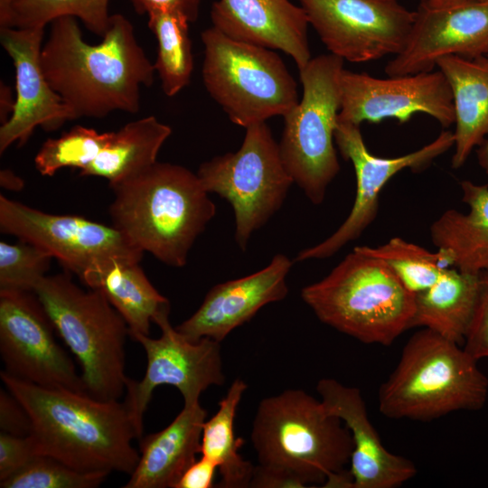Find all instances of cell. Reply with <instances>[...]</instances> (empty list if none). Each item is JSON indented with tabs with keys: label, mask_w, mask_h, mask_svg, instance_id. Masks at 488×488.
<instances>
[{
	"label": "cell",
	"mask_w": 488,
	"mask_h": 488,
	"mask_svg": "<svg viewBox=\"0 0 488 488\" xmlns=\"http://www.w3.org/2000/svg\"><path fill=\"white\" fill-rule=\"evenodd\" d=\"M360 249L381 260L413 294L431 286L442 273L452 267L449 254L437 249L432 252L419 245L395 237L377 246H359Z\"/></svg>",
	"instance_id": "f546056e"
},
{
	"label": "cell",
	"mask_w": 488,
	"mask_h": 488,
	"mask_svg": "<svg viewBox=\"0 0 488 488\" xmlns=\"http://www.w3.org/2000/svg\"><path fill=\"white\" fill-rule=\"evenodd\" d=\"M207 411L200 402L183 404L164 429L140 438L139 460L124 488H175L201 454Z\"/></svg>",
	"instance_id": "7402d4cb"
},
{
	"label": "cell",
	"mask_w": 488,
	"mask_h": 488,
	"mask_svg": "<svg viewBox=\"0 0 488 488\" xmlns=\"http://www.w3.org/2000/svg\"><path fill=\"white\" fill-rule=\"evenodd\" d=\"M52 258L43 249L23 240L0 241V290L33 292L47 276Z\"/></svg>",
	"instance_id": "d6a6232c"
},
{
	"label": "cell",
	"mask_w": 488,
	"mask_h": 488,
	"mask_svg": "<svg viewBox=\"0 0 488 488\" xmlns=\"http://www.w3.org/2000/svg\"><path fill=\"white\" fill-rule=\"evenodd\" d=\"M330 53L353 63L398 55L414 11L399 0H297Z\"/></svg>",
	"instance_id": "4fadbf2b"
},
{
	"label": "cell",
	"mask_w": 488,
	"mask_h": 488,
	"mask_svg": "<svg viewBox=\"0 0 488 488\" xmlns=\"http://www.w3.org/2000/svg\"><path fill=\"white\" fill-rule=\"evenodd\" d=\"M109 0H22L14 8L8 27L45 28L61 16L80 20L94 34L103 37L110 14Z\"/></svg>",
	"instance_id": "4dcf8cb0"
},
{
	"label": "cell",
	"mask_w": 488,
	"mask_h": 488,
	"mask_svg": "<svg viewBox=\"0 0 488 488\" xmlns=\"http://www.w3.org/2000/svg\"><path fill=\"white\" fill-rule=\"evenodd\" d=\"M114 132L100 133L93 128L74 126L57 138H48L34 157L37 171L52 176L62 168L80 171L90 165L108 144Z\"/></svg>",
	"instance_id": "1f68e13d"
},
{
	"label": "cell",
	"mask_w": 488,
	"mask_h": 488,
	"mask_svg": "<svg viewBox=\"0 0 488 488\" xmlns=\"http://www.w3.org/2000/svg\"><path fill=\"white\" fill-rule=\"evenodd\" d=\"M108 474L77 471L64 463L39 455L23 469L0 482L1 488H95Z\"/></svg>",
	"instance_id": "836d02e7"
},
{
	"label": "cell",
	"mask_w": 488,
	"mask_h": 488,
	"mask_svg": "<svg viewBox=\"0 0 488 488\" xmlns=\"http://www.w3.org/2000/svg\"><path fill=\"white\" fill-rule=\"evenodd\" d=\"M301 298L322 323L385 346L410 328L415 309V294L359 246L324 278L303 287Z\"/></svg>",
	"instance_id": "8992f818"
},
{
	"label": "cell",
	"mask_w": 488,
	"mask_h": 488,
	"mask_svg": "<svg viewBox=\"0 0 488 488\" xmlns=\"http://www.w3.org/2000/svg\"><path fill=\"white\" fill-rule=\"evenodd\" d=\"M488 56V4L469 0L433 5L422 0L403 50L385 66L388 76L432 71L439 59Z\"/></svg>",
	"instance_id": "e0dca14e"
},
{
	"label": "cell",
	"mask_w": 488,
	"mask_h": 488,
	"mask_svg": "<svg viewBox=\"0 0 488 488\" xmlns=\"http://www.w3.org/2000/svg\"><path fill=\"white\" fill-rule=\"evenodd\" d=\"M171 134L172 128L154 116L129 122L113 133L108 144L80 175L105 178L109 186L118 183L157 162L158 153Z\"/></svg>",
	"instance_id": "4316f807"
},
{
	"label": "cell",
	"mask_w": 488,
	"mask_h": 488,
	"mask_svg": "<svg viewBox=\"0 0 488 488\" xmlns=\"http://www.w3.org/2000/svg\"><path fill=\"white\" fill-rule=\"evenodd\" d=\"M0 230L34 244L80 278L108 260L140 262L144 251L112 226L77 215L44 212L0 195Z\"/></svg>",
	"instance_id": "8fae6325"
},
{
	"label": "cell",
	"mask_w": 488,
	"mask_h": 488,
	"mask_svg": "<svg viewBox=\"0 0 488 488\" xmlns=\"http://www.w3.org/2000/svg\"><path fill=\"white\" fill-rule=\"evenodd\" d=\"M467 212L444 211L430 226L436 249L446 251L455 268L481 274L488 271V184L460 183Z\"/></svg>",
	"instance_id": "cb8c5ba5"
},
{
	"label": "cell",
	"mask_w": 488,
	"mask_h": 488,
	"mask_svg": "<svg viewBox=\"0 0 488 488\" xmlns=\"http://www.w3.org/2000/svg\"><path fill=\"white\" fill-rule=\"evenodd\" d=\"M343 60L332 54L312 58L299 70L303 96L284 117L279 144L283 162L309 201L324 202L340 172L334 133L341 109Z\"/></svg>",
	"instance_id": "9c48e42d"
},
{
	"label": "cell",
	"mask_w": 488,
	"mask_h": 488,
	"mask_svg": "<svg viewBox=\"0 0 488 488\" xmlns=\"http://www.w3.org/2000/svg\"><path fill=\"white\" fill-rule=\"evenodd\" d=\"M22 0H0V27H8L14 6Z\"/></svg>",
	"instance_id": "b9f144b4"
},
{
	"label": "cell",
	"mask_w": 488,
	"mask_h": 488,
	"mask_svg": "<svg viewBox=\"0 0 488 488\" xmlns=\"http://www.w3.org/2000/svg\"><path fill=\"white\" fill-rule=\"evenodd\" d=\"M211 19L234 40L285 52L299 70L312 59L306 14L291 0H218Z\"/></svg>",
	"instance_id": "44dd1931"
},
{
	"label": "cell",
	"mask_w": 488,
	"mask_h": 488,
	"mask_svg": "<svg viewBox=\"0 0 488 488\" xmlns=\"http://www.w3.org/2000/svg\"><path fill=\"white\" fill-rule=\"evenodd\" d=\"M196 174L208 193L231 205L234 238L242 250L252 234L280 210L294 183L266 122L247 127L238 151L212 157Z\"/></svg>",
	"instance_id": "30bf717a"
},
{
	"label": "cell",
	"mask_w": 488,
	"mask_h": 488,
	"mask_svg": "<svg viewBox=\"0 0 488 488\" xmlns=\"http://www.w3.org/2000/svg\"><path fill=\"white\" fill-rule=\"evenodd\" d=\"M293 263L287 256L277 254L262 269L215 285L200 307L175 329L192 342L207 337L221 343L263 306L286 297V277Z\"/></svg>",
	"instance_id": "d6986e66"
},
{
	"label": "cell",
	"mask_w": 488,
	"mask_h": 488,
	"mask_svg": "<svg viewBox=\"0 0 488 488\" xmlns=\"http://www.w3.org/2000/svg\"><path fill=\"white\" fill-rule=\"evenodd\" d=\"M476 154L480 167L488 174V137L478 146Z\"/></svg>",
	"instance_id": "ee69618b"
},
{
	"label": "cell",
	"mask_w": 488,
	"mask_h": 488,
	"mask_svg": "<svg viewBox=\"0 0 488 488\" xmlns=\"http://www.w3.org/2000/svg\"><path fill=\"white\" fill-rule=\"evenodd\" d=\"M39 455L28 436L0 433V482L14 475Z\"/></svg>",
	"instance_id": "d590c367"
},
{
	"label": "cell",
	"mask_w": 488,
	"mask_h": 488,
	"mask_svg": "<svg viewBox=\"0 0 488 488\" xmlns=\"http://www.w3.org/2000/svg\"><path fill=\"white\" fill-rule=\"evenodd\" d=\"M316 390L328 410L340 418L351 433L352 488H396L417 474L411 460L383 446L359 389L324 378L317 382Z\"/></svg>",
	"instance_id": "ffe728a7"
},
{
	"label": "cell",
	"mask_w": 488,
	"mask_h": 488,
	"mask_svg": "<svg viewBox=\"0 0 488 488\" xmlns=\"http://www.w3.org/2000/svg\"><path fill=\"white\" fill-rule=\"evenodd\" d=\"M147 16L158 44L155 70L163 92L174 97L190 83L193 71L190 22L179 14L164 11L151 12Z\"/></svg>",
	"instance_id": "f1b7e54d"
},
{
	"label": "cell",
	"mask_w": 488,
	"mask_h": 488,
	"mask_svg": "<svg viewBox=\"0 0 488 488\" xmlns=\"http://www.w3.org/2000/svg\"><path fill=\"white\" fill-rule=\"evenodd\" d=\"M0 378L29 416L28 436L38 455L83 473L134 471L139 453L132 441L139 436L124 401L40 386L5 371Z\"/></svg>",
	"instance_id": "7a4b0ae2"
},
{
	"label": "cell",
	"mask_w": 488,
	"mask_h": 488,
	"mask_svg": "<svg viewBox=\"0 0 488 488\" xmlns=\"http://www.w3.org/2000/svg\"><path fill=\"white\" fill-rule=\"evenodd\" d=\"M250 439L258 465L294 474L306 487L352 488L353 442L343 420L303 389H286L258 405Z\"/></svg>",
	"instance_id": "277c9868"
},
{
	"label": "cell",
	"mask_w": 488,
	"mask_h": 488,
	"mask_svg": "<svg viewBox=\"0 0 488 488\" xmlns=\"http://www.w3.org/2000/svg\"><path fill=\"white\" fill-rule=\"evenodd\" d=\"M15 107V96L6 83H0V120L5 123L12 116Z\"/></svg>",
	"instance_id": "60d3db41"
},
{
	"label": "cell",
	"mask_w": 488,
	"mask_h": 488,
	"mask_svg": "<svg viewBox=\"0 0 488 488\" xmlns=\"http://www.w3.org/2000/svg\"><path fill=\"white\" fill-rule=\"evenodd\" d=\"M0 182L2 187L10 190H20L23 187V181L11 170H2L0 173Z\"/></svg>",
	"instance_id": "7bdbcfd3"
},
{
	"label": "cell",
	"mask_w": 488,
	"mask_h": 488,
	"mask_svg": "<svg viewBox=\"0 0 488 488\" xmlns=\"http://www.w3.org/2000/svg\"><path fill=\"white\" fill-rule=\"evenodd\" d=\"M100 291L121 314L132 334H150L152 323L170 314L169 300L149 281L139 262L108 260L88 269L80 277Z\"/></svg>",
	"instance_id": "d4e9b609"
},
{
	"label": "cell",
	"mask_w": 488,
	"mask_h": 488,
	"mask_svg": "<svg viewBox=\"0 0 488 488\" xmlns=\"http://www.w3.org/2000/svg\"><path fill=\"white\" fill-rule=\"evenodd\" d=\"M361 126L337 123L334 141L343 159L350 161L356 176V193L352 210L340 227L322 242L297 254L296 262L324 259L357 239L376 219L379 196L387 183L405 169L421 171L454 146V133L442 131L430 143L397 157H380L367 148Z\"/></svg>",
	"instance_id": "5bb4252c"
},
{
	"label": "cell",
	"mask_w": 488,
	"mask_h": 488,
	"mask_svg": "<svg viewBox=\"0 0 488 488\" xmlns=\"http://www.w3.org/2000/svg\"><path fill=\"white\" fill-rule=\"evenodd\" d=\"M36 294L0 290V353L8 374L40 386L87 392Z\"/></svg>",
	"instance_id": "9a60e30c"
},
{
	"label": "cell",
	"mask_w": 488,
	"mask_h": 488,
	"mask_svg": "<svg viewBox=\"0 0 488 488\" xmlns=\"http://www.w3.org/2000/svg\"><path fill=\"white\" fill-rule=\"evenodd\" d=\"M170 314L160 315L155 321L160 337L132 334L146 356L144 377L137 381L128 379L126 398L137 430L139 439L143 434V418L155 388L170 385L182 394L184 404L200 402V397L211 386L225 382L221 343L211 338L192 342L181 334L169 320Z\"/></svg>",
	"instance_id": "7c38bea8"
},
{
	"label": "cell",
	"mask_w": 488,
	"mask_h": 488,
	"mask_svg": "<svg viewBox=\"0 0 488 488\" xmlns=\"http://www.w3.org/2000/svg\"><path fill=\"white\" fill-rule=\"evenodd\" d=\"M109 187L112 225L170 267L187 264L196 239L216 214L197 174L179 164L157 161Z\"/></svg>",
	"instance_id": "3957f363"
},
{
	"label": "cell",
	"mask_w": 488,
	"mask_h": 488,
	"mask_svg": "<svg viewBox=\"0 0 488 488\" xmlns=\"http://www.w3.org/2000/svg\"><path fill=\"white\" fill-rule=\"evenodd\" d=\"M36 294L56 333L76 357L86 391L119 400L126 391L125 344L129 328L99 290H84L68 273L44 277Z\"/></svg>",
	"instance_id": "52a82bcc"
},
{
	"label": "cell",
	"mask_w": 488,
	"mask_h": 488,
	"mask_svg": "<svg viewBox=\"0 0 488 488\" xmlns=\"http://www.w3.org/2000/svg\"><path fill=\"white\" fill-rule=\"evenodd\" d=\"M477 1L483 2V3H487V4H488V0H477Z\"/></svg>",
	"instance_id": "bcb514c9"
},
{
	"label": "cell",
	"mask_w": 488,
	"mask_h": 488,
	"mask_svg": "<svg viewBox=\"0 0 488 488\" xmlns=\"http://www.w3.org/2000/svg\"><path fill=\"white\" fill-rule=\"evenodd\" d=\"M463 345L477 361L488 358V271L479 274L474 308Z\"/></svg>",
	"instance_id": "e575fe53"
},
{
	"label": "cell",
	"mask_w": 488,
	"mask_h": 488,
	"mask_svg": "<svg viewBox=\"0 0 488 488\" xmlns=\"http://www.w3.org/2000/svg\"><path fill=\"white\" fill-rule=\"evenodd\" d=\"M139 14L155 11L179 14L190 23L198 18L202 0H129Z\"/></svg>",
	"instance_id": "74e56055"
},
{
	"label": "cell",
	"mask_w": 488,
	"mask_h": 488,
	"mask_svg": "<svg viewBox=\"0 0 488 488\" xmlns=\"http://www.w3.org/2000/svg\"><path fill=\"white\" fill-rule=\"evenodd\" d=\"M460 344L421 328L379 389L380 412L392 419L429 421L485 404L488 379Z\"/></svg>",
	"instance_id": "5b68a950"
},
{
	"label": "cell",
	"mask_w": 488,
	"mask_h": 488,
	"mask_svg": "<svg viewBox=\"0 0 488 488\" xmlns=\"http://www.w3.org/2000/svg\"><path fill=\"white\" fill-rule=\"evenodd\" d=\"M436 67L452 92L455 125L452 167H462L473 150L488 136V56L448 55Z\"/></svg>",
	"instance_id": "603a6c76"
},
{
	"label": "cell",
	"mask_w": 488,
	"mask_h": 488,
	"mask_svg": "<svg viewBox=\"0 0 488 488\" xmlns=\"http://www.w3.org/2000/svg\"><path fill=\"white\" fill-rule=\"evenodd\" d=\"M427 3L433 5H455L469 0H426Z\"/></svg>",
	"instance_id": "f6af8a7d"
},
{
	"label": "cell",
	"mask_w": 488,
	"mask_h": 488,
	"mask_svg": "<svg viewBox=\"0 0 488 488\" xmlns=\"http://www.w3.org/2000/svg\"><path fill=\"white\" fill-rule=\"evenodd\" d=\"M201 38L203 84L232 123L246 128L285 117L298 104L296 82L273 50L234 40L213 26Z\"/></svg>",
	"instance_id": "ba28073f"
},
{
	"label": "cell",
	"mask_w": 488,
	"mask_h": 488,
	"mask_svg": "<svg viewBox=\"0 0 488 488\" xmlns=\"http://www.w3.org/2000/svg\"><path fill=\"white\" fill-rule=\"evenodd\" d=\"M44 28L0 27L3 49L15 71V107L0 127V153L11 145H24L38 127L58 129L74 120L71 109L47 80L41 62Z\"/></svg>",
	"instance_id": "ac0fdd59"
},
{
	"label": "cell",
	"mask_w": 488,
	"mask_h": 488,
	"mask_svg": "<svg viewBox=\"0 0 488 488\" xmlns=\"http://www.w3.org/2000/svg\"><path fill=\"white\" fill-rule=\"evenodd\" d=\"M217 469L215 463L202 456L186 469L175 488H211Z\"/></svg>",
	"instance_id": "ab89813d"
},
{
	"label": "cell",
	"mask_w": 488,
	"mask_h": 488,
	"mask_svg": "<svg viewBox=\"0 0 488 488\" xmlns=\"http://www.w3.org/2000/svg\"><path fill=\"white\" fill-rule=\"evenodd\" d=\"M98 44L82 37L78 19L61 16L51 23L41 62L52 89L75 118H101L116 110L136 114L141 87L154 81L155 67L137 42L134 26L123 14L110 15Z\"/></svg>",
	"instance_id": "6da1fadb"
},
{
	"label": "cell",
	"mask_w": 488,
	"mask_h": 488,
	"mask_svg": "<svg viewBox=\"0 0 488 488\" xmlns=\"http://www.w3.org/2000/svg\"><path fill=\"white\" fill-rule=\"evenodd\" d=\"M1 432L26 436L30 433L29 416L19 400L7 389L0 391Z\"/></svg>",
	"instance_id": "8d00e7d4"
},
{
	"label": "cell",
	"mask_w": 488,
	"mask_h": 488,
	"mask_svg": "<svg viewBox=\"0 0 488 488\" xmlns=\"http://www.w3.org/2000/svg\"><path fill=\"white\" fill-rule=\"evenodd\" d=\"M418 113L443 127L455 123L451 89L441 70L380 79L343 69L339 122L361 126L393 118L404 124Z\"/></svg>",
	"instance_id": "2e32d148"
},
{
	"label": "cell",
	"mask_w": 488,
	"mask_h": 488,
	"mask_svg": "<svg viewBox=\"0 0 488 488\" xmlns=\"http://www.w3.org/2000/svg\"><path fill=\"white\" fill-rule=\"evenodd\" d=\"M247 388L243 380H234L217 412L202 427L201 455L218 466L221 476L219 487H249L253 476L255 466L239 453L244 440L234 433L237 408Z\"/></svg>",
	"instance_id": "83f0119b"
},
{
	"label": "cell",
	"mask_w": 488,
	"mask_h": 488,
	"mask_svg": "<svg viewBox=\"0 0 488 488\" xmlns=\"http://www.w3.org/2000/svg\"><path fill=\"white\" fill-rule=\"evenodd\" d=\"M249 487L252 488H303L305 483L294 474L260 465L255 466Z\"/></svg>",
	"instance_id": "f35d334b"
},
{
	"label": "cell",
	"mask_w": 488,
	"mask_h": 488,
	"mask_svg": "<svg viewBox=\"0 0 488 488\" xmlns=\"http://www.w3.org/2000/svg\"><path fill=\"white\" fill-rule=\"evenodd\" d=\"M479 274L446 268L431 286L415 295L410 328L431 330L460 345L474 308Z\"/></svg>",
	"instance_id": "484cf974"
}]
</instances>
